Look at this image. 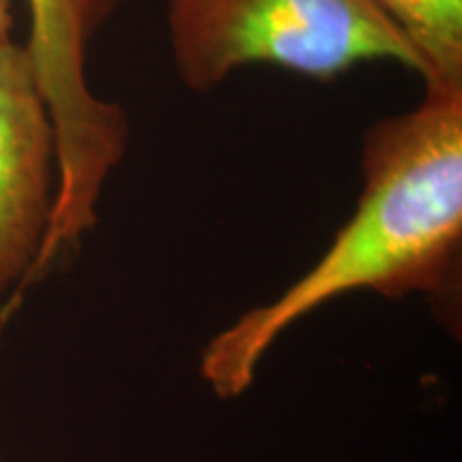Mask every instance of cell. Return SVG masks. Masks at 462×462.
Listing matches in <instances>:
<instances>
[{"label":"cell","instance_id":"cell-6","mask_svg":"<svg viewBox=\"0 0 462 462\" xmlns=\"http://www.w3.org/2000/svg\"><path fill=\"white\" fill-rule=\"evenodd\" d=\"M11 31H14V11H11V0H0V43L9 42Z\"/></svg>","mask_w":462,"mask_h":462},{"label":"cell","instance_id":"cell-5","mask_svg":"<svg viewBox=\"0 0 462 462\" xmlns=\"http://www.w3.org/2000/svg\"><path fill=\"white\" fill-rule=\"evenodd\" d=\"M424 58V86L462 84V0H374Z\"/></svg>","mask_w":462,"mask_h":462},{"label":"cell","instance_id":"cell-3","mask_svg":"<svg viewBox=\"0 0 462 462\" xmlns=\"http://www.w3.org/2000/svg\"><path fill=\"white\" fill-rule=\"evenodd\" d=\"M123 0H26L24 43L56 133V195L43 245L24 285L42 281L62 253L99 223L103 189L129 150V116L90 88L88 51Z\"/></svg>","mask_w":462,"mask_h":462},{"label":"cell","instance_id":"cell-1","mask_svg":"<svg viewBox=\"0 0 462 462\" xmlns=\"http://www.w3.org/2000/svg\"><path fill=\"white\" fill-rule=\"evenodd\" d=\"M460 246L462 84H430L413 109L364 133L356 212L309 273L204 346L201 379L223 401L242 396L289 326L360 289L385 298L421 293L458 330Z\"/></svg>","mask_w":462,"mask_h":462},{"label":"cell","instance_id":"cell-4","mask_svg":"<svg viewBox=\"0 0 462 462\" xmlns=\"http://www.w3.org/2000/svg\"><path fill=\"white\" fill-rule=\"evenodd\" d=\"M54 195V125L26 45L9 39L0 43V304L31 273Z\"/></svg>","mask_w":462,"mask_h":462},{"label":"cell","instance_id":"cell-2","mask_svg":"<svg viewBox=\"0 0 462 462\" xmlns=\"http://www.w3.org/2000/svg\"><path fill=\"white\" fill-rule=\"evenodd\" d=\"M173 71L206 95L246 67L332 79L388 60L429 75L424 58L374 0H165Z\"/></svg>","mask_w":462,"mask_h":462},{"label":"cell","instance_id":"cell-7","mask_svg":"<svg viewBox=\"0 0 462 462\" xmlns=\"http://www.w3.org/2000/svg\"><path fill=\"white\" fill-rule=\"evenodd\" d=\"M0 462H3V458H0Z\"/></svg>","mask_w":462,"mask_h":462}]
</instances>
